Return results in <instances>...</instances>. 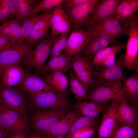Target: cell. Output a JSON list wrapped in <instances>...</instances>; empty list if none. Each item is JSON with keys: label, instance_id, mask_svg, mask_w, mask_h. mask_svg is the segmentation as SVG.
Returning <instances> with one entry per match:
<instances>
[{"label": "cell", "instance_id": "1", "mask_svg": "<svg viewBox=\"0 0 138 138\" xmlns=\"http://www.w3.org/2000/svg\"><path fill=\"white\" fill-rule=\"evenodd\" d=\"M30 97L34 105L44 111L68 110L72 106L68 95L56 91Z\"/></svg>", "mask_w": 138, "mask_h": 138}, {"label": "cell", "instance_id": "2", "mask_svg": "<svg viewBox=\"0 0 138 138\" xmlns=\"http://www.w3.org/2000/svg\"><path fill=\"white\" fill-rule=\"evenodd\" d=\"M55 38L48 36L37 44L33 49L24 52L22 63L42 73L45 61L50 55Z\"/></svg>", "mask_w": 138, "mask_h": 138}, {"label": "cell", "instance_id": "3", "mask_svg": "<svg viewBox=\"0 0 138 138\" xmlns=\"http://www.w3.org/2000/svg\"><path fill=\"white\" fill-rule=\"evenodd\" d=\"M87 100L95 102H106L125 97L121 81L109 82L94 87L88 91Z\"/></svg>", "mask_w": 138, "mask_h": 138}, {"label": "cell", "instance_id": "4", "mask_svg": "<svg viewBox=\"0 0 138 138\" xmlns=\"http://www.w3.org/2000/svg\"><path fill=\"white\" fill-rule=\"evenodd\" d=\"M130 22L129 38L124 54V67L138 72V18L135 14L129 18Z\"/></svg>", "mask_w": 138, "mask_h": 138}, {"label": "cell", "instance_id": "5", "mask_svg": "<svg viewBox=\"0 0 138 138\" xmlns=\"http://www.w3.org/2000/svg\"><path fill=\"white\" fill-rule=\"evenodd\" d=\"M19 90L13 87L1 88L0 106L13 110L27 118V102Z\"/></svg>", "mask_w": 138, "mask_h": 138}, {"label": "cell", "instance_id": "6", "mask_svg": "<svg viewBox=\"0 0 138 138\" xmlns=\"http://www.w3.org/2000/svg\"><path fill=\"white\" fill-rule=\"evenodd\" d=\"M99 0H88L76 6L63 9L73 31L86 27L90 16Z\"/></svg>", "mask_w": 138, "mask_h": 138}, {"label": "cell", "instance_id": "7", "mask_svg": "<svg viewBox=\"0 0 138 138\" xmlns=\"http://www.w3.org/2000/svg\"><path fill=\"white\" fill-rule=\"evenodd\" d=\"M71 60L74 71L88 91L94 85V72L91 64L92 59L79 52L74 55Z\"/></svg>", "mask_w": 138, "mask_h": 138}, {"label": "cell", "instance_id": "8", "mask_svg": "<svg viewBox=\"0 0 138 138\" xmlns=\"http://www.w3.org/2000/svg\"><path fill=\"white\" fill-rule=\"evenodd\" d=\"M124 62V54H123L121 55L114 64L110 67L93 66L94 80L93 87L108 82L121 81L124 77L123 70Z\"/></svg>", "mask_w": 138, "mask_h": 138}, {"label": "cell", "instance_id": "9", "mask_svg": "<svg viewBox=\"0 0 138 138\" xmlns=\"http://www.w3.org/2000/svg\"><path fill=\"white\" fill-rule=\"evenodd\" d=\"M68 112L65 110L34 112L31 116L32 126L39 133L46 132L54 127Z\"/></svg>", "mask_w": 138, "mask_h": 138}, {"label": "cell", "instance_id": "10", "mask_svg": "<svg viewBox=\"0 0 138 138\" xmlns=\"http://www.w3.org/2000/svg\"><path fill=\"white\" fill-rule=\"evenodd\" d=\"M89 30L90 34L84 49L81 52L93 59L98 52L106 48L110 43L116 44V38L100 31Z\"/></svg>", "mask_w": 138, "mask_h": 138}, {"label": "cell", "instance_id": "11", "mask_svg": "<svg viewBox=\"0 0 138 138\" xmlns=\"http://www.w3.org/2000/svg\"><path fill=\"white\" fill-rule=\"evenodd\" d=\"M27 119L13 110L0 106V126L10 133L18 131L26 133L28 127Z\"/></svg>", "mask_w": 138, "mask_h": 138}, {"label": "cell", "instance_id": "12", "mask_svg": "<svg viewBox=\"0 0 138 138\" xmlns=\"http://www.w3.org/2000/svg\"><path fill=\"white\" fill-rule=\"evenodd\" d=\"M17 86L19 90L27 93L30 96L56 91L44 79L31 73H26L23 80Z\"/></svg>", "mask_w": 138, "mask_h": 138}, {"label": "cell", "instance_id": "13", "mask_svg": "<svg viewBox=\"0 0 138 138\" xmlns=\"http://www.w3.org/2000/svg\"><path fill=\"white\" fill-rule=\"evenodd\" d=\"M51 36L55 37L69 33L71 28L70 21L61 5L56 7L48 13Z\"/></svg>", "mask_w": 138, "mask_h": 138}, {"label": "cell", "instance_id": "14", "mask_svg": "<svg viewBox=\"0 0 138 138\" xmlns=\"http://www.w3.org/2000/svg\"><path fill=\"white\" fill-rule=\"evenodd\" d=\"M122 0H100L91 14L86 27H88L113 16Z\"/></svg>", "mask_w": 138, "mask_h": 138}, {"label": "cell", "instance_id": "15", "mask_svg": "<svg viewBox=\"0 0 138 138\" xmlns=\"http://www.w3.org/2000/svg\"><path fill=\"white\" fill-rule=\"evenodd\" d=\"M120 100H112L106 111L98 129V138H111L117 125L116 112Z\"/></svg>", "mask_w": 138, "mask_h": 138}, {"label": "cell", "instance_id": "16", "mask_svg": "<svg viewBox=\"0 0 138 138\" xmlns=\"http://www.w3.org/2000/svg\"><path fill=\"white\" fill-rule=\"evenodd\" d=\"M50 28L48 13L47 12L45 16L35 25L26 39L25 44L21 45L24 52L32 50L34 46L37 45L40 39L47 35Z\"/></svg>", "mask_w": 138, "mask_h": 138}, {"label": "cell", "instance_id": "17", "mask_svg": "<svg viewBox=\"0 0 138 138\" xmlns=\"http://www.w3.org/2000/svg\"><path fill=\"white\" fill-rule=\"evenodd\" d=\"M90 34L89 30H78L73 31L67 39L66 47L63 53L71 58L84 49Z\"/></svg>", "mask_w": 138, "mask_h": 138}, {"label": "cell", "instance_id": "18", "mask_svg": "<svg viewBox=\"0 0 138 138\" xmlns=\"http://www.w3.org/2000/svg\"><path fill=\"white\" fill-rule=\"evenodd\" d=\"M116 121L121 124L138 126V113L137 106L131 104L124 97L121 99L116 112Z\"/></svg>", "mask_w": 138, "mask_h": 138}, {"label": "cell", "instance_id": "19", "mask_svg": "<svg viewBox=\"0 0 138 138\" xmlns=\"http://www.w3.org/2000/svg\"><path fill=\"white\" fill-rule=\"evenodd\" d=\"M119 21L113 16L87 29L105 33L116 38L128 35L129 29L123 27Z\"/></svg>", "mask_w": 138, "mask_h": 138}, {"label": "cell", "instance_id": "20", "mask_svg": "<svg viewBox=\"0 0 138 138\" xmlns=\"http://www.w3.org/2000/svg\"><path fill=\"white\" fill-rule=\"evenodd\" d=\"M24 53L20 46L16 45L12 48L0 52V77L8 67L19 65L22 63Z\"/></svg>", "mask_w": 138, "mask_h": 138}, {"label": "cell", "instance_id": "21", "mask_svg": "<svg viewBox=\"0 0 138 138\" xmlns=\"http://www.w3.org/2000/svg\"><path fill=\"white\" fill-rule=\"evenodd\" d=\"M26 73L25 70L19 65H13L8 67L1 77V89L17 86L23 80Z\"/></svg>", "mask_w": 138, "mask_h": 138}, {"label": "cell", "instance_id": "22", "mask_svg": "<svg viewBox=\"0 0 138 138\" xmlns=\"http://www.w3.org/2000/svg\"><path fill=\"white\" fill-rule=\"evenodd\" d=\"M81 115L76 111L68 112L53 128L39 134L60 135L66 137L73 125Z\"/></svg>", "mask_w": 138, "mask_h": 138}, {"label": "cell", "instance_id": "23", "mask_svg": "<svg viewBox=\"0 0 138 138\" xmlns=\"http://www.w3.org/2000/svg\"><path fill=\"white\" fill-rule=\"evenodd\" d=\"M83 116L95 119L106 107V102H95L78 100L73 106Z\"/></svg>", "mask_w": 138, "mask_h": 138}, {"label": "cell", "instance_id": "24", "mask_svg": "<svg viewBox=\"0 0 138 138\" xmlns=\"http://www.w3.org/2000/svg\"><path fill=\"white\" fill-rule=\"evenodd\" d=\"M72 68L71 58L62 53L59 56L51 58L49 62L45 65L42 73L59 72L64 73Z\"/></svg>", "mask_w": 138, "mask_h": 138}, {"label": "cell", "instance_id": "25", "mask_svg": "<svg viewBox=\"0 0 138 138\" xmlns=\"http://www.w3.org/2000/svg\"><path fill=\"white\" fill-rule=\"evenodd\" d=\"M125 97L132 105L137 106L138 102V72L129 77L124 76L122 81Z\"/></svg>", "mask_w": 138, "mask_h": 138}, {"label": "cell", "instance_id": "26", "mask_svg": "<svg viewBox=\"0 0 138 138\" xmlns=\"http://www.w3.org/2000/svg\"><path fill=\"white\" fill-rule=\"evenodd\" d=\"M44 80L56 91L67 95L69 81L64 73L61 72L43 73Z\"/></svg>", "mask_w": 138, "mask_h": 138}, {"label": "cell", "instance_id": "27", "mask_svg": "<svg viewBox=\"0 0 138 138\" xmlns=\"http://www.w3.org/2000/svg\"><path fill=\"white\" fill-rule=\"evenodd\" d=\"M69 76L68 85L75 97L78 100H87L88 91L85 85L77 77L73 71H70Z\"/></svg>", "mask_w": 138, "mask_h": 138}, {"label": "cell", "instance_id": "28", "mask_svg": "<svg viewBox=\"0 0 138 138\" xmlns=\"http://www.w3.org/2000/svg\"><path fill=\"white\" fill-rule=\"evenodd\" d=\"M34 1L32 0H13L16 11V17L20 22L21 20L23 22L29 18L31 12V4Z\"/></svg>", "mask_w": 138, "mask_h": 138}, {"label": "cell", "instance_id": "29", "mask_svg": "<svg viewBox=\"0 0 138 138\" xmlns=\"http://www.w3.org/2000/svg\"><path fill=\"white\" fill-rule=\"evenodd\" d=\"M111 138H138V126L117 123Z\"/></svg>", "mask_w": 138, "mask_h": 138}, {"label": "cell", "instance_id": "30", "mask_svg": "<svg viewBox=\"0 0 138 138\" xmlns=\"http://www.w3.org/2000/svg\"><path fill=\"white\" fill-rule=\"evenodd\" d=\"M28 19L24 21L21 26L20 37L17 42V46L20 47L24 40L26 39L29 35L33 27L39 21L43 18L46 13Z\"/></svg>", "mask_w": 138, "mask_h": 138}, {"label": "cell", "instance_id": "31", "mask_svg": "<svg viewBox=\"0 0 138 138\" xmlns=\"http://www.w3.org/2000/svg\"><path fill=\"white\" fill-rule=\"evenodd\" d=\"M126 46V44L124 43H120L105 48L95 55L92 60V66H96L112 54L118 53L120 51L125 48Z\"/></svg>", "mask_w": 138, "mask_h": 138}, {"label": "cell", "instance_id": "32", "mask_svg": "<svg viewBox=\"0 0 138 138\" xmlns=\"http://www.w3.org/2000/svg\"><path fill=\"white\" fill-rule=\"evenodd\" d=\"M65 0H41L38 3L32 6L31 13L29 18L37 15V13L40 12H47L49 9L61 5Z\"/></svg>", "mask_w": 138, "mask_h": 138}, {"label": "cell", "instance_id": "33", "mask_svg": "<svg viewBox=\"0 0 138 138\" xmlns=\"http://www.w3.org/2000/svg\"><path fill=\"white\" fill-rule=\"evenodd\" d=\"M135 12L128 0H123L116 8L113 16L119 21L122 20L129 19Z\"/></svg>", "mask_w": 138, "mask_h": 138}, {"label": "cell", "instance_id": "34", "mask_svg": "<svg viewBox=\"0 0 138 138\" xmlns=\"http://www.w3.org/2000/svg\"><path fill=\"white\" fill-rule=\"evenodd\" d=\"M68 33L60 35L55 38L49 55L50 58L62 54L66 46Z\"/></svg>", "mask_w": 138, "mask_h": 138}, {"label": "cell", "instance_id": "35", "mask_svg": "<svg viewBox=\"0 0 138 138\" xmlns=\"http://www.w3.org/2000/svg\"><path fill=\"white\" fill-rule=\"evenodd\" d=\"M96 124L95 119L81 116L74 123L65 138H68L74 132L79 129L86 127H94Z\"/></svg>", "mask_w": 138, "mask_h": 138}, {"label": "cell", "instance_id": "36", "mask_svg": "<svg viewBox=\"0 0 138 138\" xmlns=\"http://www.w3.org/2000/svg\"><path fill=\"white\" fill-rule=\"evenodd\" d=\"M94 132V127H85L76 131L68 138H89L91 136Z\"/></svg>", "mask_w": 138, "mask_h": 138}, {"label": "cell", "instance_id": "37", "mask_svg": "<svg viewBox=\"0 0 138 138\" xmlns=\"http://www.w3.org/2000/svg\"><path fill=\"white\" fill-rule=\"evenodd\" d=\"M9 21L13 37L16 42H18L20 37L21 27L20 23L17 19H11Z\"/></svg>", "mask_w": 138, "mask_h": 138}, {"label": "cell", "instance_id": "38", "mask_svg": "<svg viewBox=\"0 0 138 138\" xmlns=\"http://www.w3.org/2000/svg\"><path fill=\"white\" fill-rule=\"evenodd\" d=\"M0 37L10 39L16 43L12 34L9 20L2 22L0 26Z\"/></svg>", "mask_w": 138, "mask_h": 138}, {"label": "cell", "instance_id": "39", "mask_svg": "<svg viewBox=\"0 0 138 138\" xmlns=\"http://www.w3.org/2000/svg\"><path fill=\"white\" fill-rule=\"evenodd\" d=\"M0 5L10 16L12 19L16 17V11L13 0H1Z\"/></svg>", "mask_w": 138, "mask_h": 138}, {"label": "cell", "instance_id": "40", "mask_svg": "<svg viewBox=\"0 0 138 138\" xmlns=\"http://www.w3.org/2000/svg\"><path fill=\"white\" fill-rule=\"evenodd\" d=\"M117 53L111 54L102 60L95 66L99 67H108L113 65L116 62V56Z\"/></svg>", "mask_w": 138, "mask_h": 138}, {"label": "cell", "instance_id": "41", "mask_svg": "<svg viewBox=\"0 0 138 138\" xmlns=\"http://www.w3.org/2000/svg\"><path fill=\"white\" fill-rule=\"evenodd\" d=\"M17 45L11 39L0 37V52L12 48Z\"/></svg>", "mask_w": 138, "mask_h": 138}, {"label": "cell", "instance_id": "42", "mask_svg": "<svg viewBox=\"0 0 138 138\" xmlns=\"http://www.w3.org/2000/svg\"><path fill=\"white\" fill-rule=\"evenodd\" d=\"M88 0H65L61 5L63 9L75 7L83 3Z\"/></svg>", "mask_w": 138, "mask_h": 138}, {"label": "cell", "instance_id": "43", "mask_svg": "<svg viewBox=\"0 0 138 138\" xmlns=\"http://www.w3.org/2000/svg\"><path fill=\"white\" fill-rule=\"evenodd\" d=\"M8 18L12 19L11 16L0 5V22L6 21Z\"/></svg>", "mask_w": 138, "mask_h": 138}, {"label": "cell", "instance_id": "44", "mask_svg": "<svg viewBox=\"0 0 138 138\" xmlns=\"http://www.w3.org/2000/svg\"><path fill=\"white\" fill-rule=\"evenodd\" d=\"M8 138H30L22 132L18 131L12 133L9 135Z\"/></svg>", "mask_w": 138, "mask_h": 138}, {"label": "cell", "instance_id": "45", "mask_svg": "<svg viewBox=\"0 0 138 138\" xmlns=\"http://www.w3.org/2000/svg\"><path fill=\"white\" fill-rule=\"evenodd\" d=\"M10 133L0 126V138H8Z\"/></svg>", "mask_w": 138, "mask_h": 138}, {"label": "cell", "instance_id": "46", "mask_svg": "<svg viewBox=\"0 0 138 138\" xmlns=\"http://www.w3.org/2000/svg\"><path fill=\"white\" fill-rule=\"evenodd\" d=\"M39 134L43 138H65L66 137L65 136L60 135L44 134Z\"/></svg>", "mask_w": 138, "mask_h": 138}, {"label": "cell", "instance_id": "47", "mask_svg": "<svg viewBox=\"0 0 138 138\" xmlns=\"http://www.w3.org/2000/svg\"><path fill=\"white\" fill-rule=\"evenodd\" d=\"M128 1L132 8L136 12L138 9V0H128Z\"/></svg>", "mask_w": 138, "mask_h": 138}, {"label": "cell", "instance_id": "48", "mask_svg": "<svg viewBox=\"0 0 138 138\" xmlns=\"http://www.w3.org/2000/svg\"><path fill=\"white\" fill-rule=\"evenodd\" d=\"M30 138H43L38 133H34L31 135Z\"/></svg>", "mask_w": 138, "mask_h": 138}, {"label": "cell", "instance_id": "49", "mask_svg": "<svg viewBox=\"0 0 138 138\" xmlns=\"http://www.w3.org/2000/svg\"><path fill=\"white\" fill-rule=\"evenodd\" d=\"M94 138L93 137H90L89 138Z\"/></svg>", "mask_w": 138, "mask_h": 138}, {"label": "cell", "instance_id": "50", "mask_svg": "<svg viewBox=\"0 0 138 138\" xmlns=\"http://www.w3.org/2000/svg\"><path fill=\"white\" fill-rule=\"evenodd\" d=\"M1 0H0V3H1Z\"/></svg>", "mask_w": 138, "mask_h": 138}]
</instances>
